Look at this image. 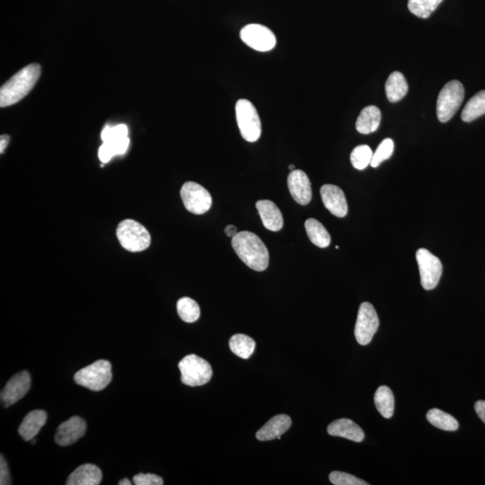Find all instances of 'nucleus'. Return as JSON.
Instances as JSON below:
<instances>
[{"label": "nucleus", "instance_id": "a211bd4d", "mask_svg": "<svg viewBox=\"0 0 485 485\" xmlns=\"http://www.w3.org/2000/svg\"><path fill=\"white\" fill-rule=\"evenodd\" d=\"M327 432L334 437H342L355 442H362L365 438L362 429L350 419H336L329 426Z\"/></svg>", "mask_w": 485, "mask_h": 485}, {"label": "nucleus", "instance_id": "412c9836", "mask_svg": "<svg viewBox=\"0 0 485 485\" xmlns=\"http://www.w3.org/2000/svg\"><path fill=\"white\" fill-rule=\"evenodd\" d=\"M381 123V111L378 107L369 106L364 108L356 121V130L362 134L375 133Z\"/></svg>", "mask_w": 485, "mask_h": 485}, {"label": "nucleus", "instance_id": "9d476101", "mask_svg": "<svg viewBox=\"0 0 485 485\" xmlns=\"http://www.w3.org/2000/svg\"><path fill=\"white\" fill-rule=\"evenodd\" d=\"M379 326V319L374 307L369 302L360 305L355 324V338L360 345H367L375 336Z\"/></svg>", "mask_w": 485, "mask_h": 485}, {"label": "nucleus", "instance_id": "423d86ee", "mask_svg": "<svg viewBox=\"0 0 485 485\" xmlns=\"http://www.w3.org/2000/svg\"><path fill=\"white\" fill-rule=\"evenodd\" d=\"M235 116L244 140L248 142H257L262 134V123L254 104L247 99L238 100L235 104Z\"/></svg>", "mask_w": 485, "mask_h": 485}, {"label": "nucleus", "instance_id": "39448f33", "mask_svg": "<svg viewBox=\"0 0 485 485\" xmlns=\"http://www.w3.org/2000/svg\"><path fill=\"white\" fill-rule=\"evenodd\" d=\"M183 384L189 386H201L209 381L213 370L207 360H203L195 354L185 356L179 362Z\"/></svg>", "mask_w": 485, "mask_h": 485}, {"label": "nucleus", "instance_id": "f257e3e1", "mask_svg": "<svg viewBox=\"0 0 485 485\" xmlns=\"http://www.w3.org/2000/svg\"><path fill=\"white\" fill-rule=\"evenodd\" d=\"M232 247L249 268L257 271L266 270L270 254L266 245L257 235L249 231L238 232L232 238Z\"/></svg>", "mask_w": 485, "mask_h": 485}, {"label": "nucleus", "instance_id": "5701e85b", "mask_svg": "<svg viewBox=\"0 0 485 485\" xmlns=\"http://www.w3.org/2000/svg\"><path fill=\"white\" fill-rule=\"evenodd\" d=\"M375 405L380 415L391 418L395 412V398L388 386H379L375 394Z\"/></svg>", "mask_w": 485, "mask_h": 485}, {"label": "nucleus", "instance_id": "4be33fe9", "mask_svg": "<svg viewBox=\"0 0 485 485\" xmlns=\"http://www.w3.org/2000/svg\"><path fill=\"white\" fill-rule=\"evenodd\" d=\"M409 87L404 75L395 71L390 74L386 82V94L389 102L398 103L408 93Z\"/></svg>", "mask_w": 485, "mask_h": 485}, {"label": "nucleus", "instance_id": "e433bc0d", "mask_svg": "<svg viewBox=\"0 0 485 485\" xmlns=\"http://www.w3.org/2000/svg\"><path fill=\"white\" fill-rule=\"evenodd\" d=\"M9 140H11V137L8 135H2L0 137V152L1 154L4 153L6 147H8Z\"/></svg>", "mask_w": 485, "mask_h": 485}, {"label": "nucleus", "instance_id": "4c0bfd02", "mask_svg": "<svg viewBox=\"0 0 485 485\" xmlns=\"http://www.w3.org/2000/svg\"><path fill=\"white\" fill-rule=\"evenodd\" d=\"M225 233L228 238H233L235 237V235L238 234V232L237 228H235V226L229 225L227 228H225Z\"/></svg>", "mask_w": 485, "mask_h": 485}, {"label": "nucleus", "instance_id": "6e6552de", "mask_svg": "<svg viewBox=\"0 0 485 485\" xmlns=\"http://www.w3.org/2000/svg\"><path fill=\"white\" fill-rule=\"evenodd\" d=\"M419 276L422 288L426 290H434L440 283L442 275V264L438 257L427 249H419L416 253Z\"/></svg>", "mask_w": 485, "mask_h": 485}, {"label": "nucleus", "instance_id": "7ed1b4c3", "mask_svg": "<svg viewBox=\"0 0 485 485\" xmlns=\"http://www.w3.org/2000/svg\"><path fill=\"white\" fill-rule=\"evenodd\" d=\"M116 235L121 247L133 253L146 250L152 242V237L147 229L133 219L121 221L118 225Z\"/></svg>", "mask_w": 485, "mask_h": 485}, {"label": "nucleus", "instance_id": "72a5a7b5", "mask_svg": "<svg viewBox=\"0 0 485 485\" xmlns=\"http://www.w3.org/2000/svg\"><path fill=\"white\" fill-rule=\"evenodd\" d=\"M136 485H163L164 481L159 475L154 474H139L133 477Z\"/></svg>", "mask_w": 485, "mask_h": 485}, {"label": "nucleus", "instance_id": "6ab92c4d", "mask_svg": "<svg viewBox=\"0 0 485 485\" xmlns=\"http://www.w3.org/2000/svg\"><path fill=\"white\" fill-rule=\"evenodd\" d=\"M103 474L99 467L92 464H85L78 467L68 477L67 485H98L100 484Z\"/></svg>", "mask_w": 485, "mask_h": 485}, {"label": "nucleus", "instance_id": "473e14b6", "mask_svg": "<svg viewBox=\"0 0 485 485\" xmlns=\"http://www.w3.org/2000/svg\"><path fill=\"white\" fill-rule=\"evenodd\" d=\"M128 137V128L125 124H119L116 126H106L102 132L101 137L103 142H111V140L123 139Z\"/></svg>", "mask_w": 485, "mask_h": 485}, {"label": "nucleus", "instance_id": "dca6fc26", "mask_svg": "<svg viewBox=\"0 0 485 485\" xmlns=\"http://www.w3.org/2000/svg\"><path fill=\"white\" fill-rule=\"evenodd\" d=\"M293 421L290 416L278 415L267 422L263 428L257 431V438L260 441H269L278 438L290 428Z\"/></svg>", "mask_w": 485, "mask_h": 485}, {"label": "nucleus", "instance_id": "2f4dec72", "mask_svg": "<svg viewBox=\"0 0 485 485\" xmlns=\"http://www.w3.org/2000/svg\"><path fill=\"white\" fill-rule=\"evenodd\" d=\"M329 479L334 485H369L367 481L343 472H332L329 475Z\"/></svg>", "mask_w": 485, "mask_h": 485}, {"label": "nucleus", "instance_id": "ea45409f", "mask_svg": "<svg viewBox=\"0 0 485 485\" xmlns=\"http://www.w3.org/2000/svg\"><path fill=\"white\" fill-rule=\"evenodd\" d=\"M288 169H290V171H293V170H295V166H293V165L288 166Z\"/></svg>", "mask_w": 485, "mask_h": 485}, {"label": "nucleus", "instance_id": "4468645a", "mask_svg": "<svg viewBox=\"0 0 485 485\" xmlns=\"http://www.w3.org/2000/svg\"><path fill=\"white\" fill-rule=\"evenodd\" d=\"M87 431V424L83 419L73 416L59 426L55 441L62 447L74 444L83 437Z\"/></svg>", "mask_w": 485, "mask_h": 485}, {"label": "nucleus", "instance_id": "f03ea898", "mask_svg": "<svg viewBox=\"0 0 485 485\" xmlns=\"http://www.w3.org/2000/svg\"><path fill=\"white\" fill-rule=\"evenodd\" d=\"M40 76L41 66L39 64H30L22 68L1 87L0 106H11L21 101L35 86Z\"/></svg>", "mask_w": 485, "mask_h": 485}, {"label": "nucleus", "instance_id": "f704fd0d", "mask_svg": "<svg viewBox=\"0 0 485 485\" xmlns=\"http://www.w3.org/2000/svg\"><path fill=\"white\" fill-rule=\"evenodd\" d=\"M11 484V473H9L8 463H6L4 457L1 455V461H0V484L6 485Z\"/></svg>", "mask_w": 485, "mask_h": 485}, {"label": "nucleus", "instance_id": "c85d7f7f", "mask_svg": "<svg viewBox=\"0 0 485 485\" xmlns=\"http://www.w3.org/2000/svg\"><path fill=\"white\" fill-rule=\"evenodd\" d=\"M443 0H408V8L419 18L431 16Z\"/></svg>", "mask_w": 485, "mask_h": 485}, {"label": "nucleus", "instance_id": "f8f14e48", "mask_svg": "<svg viewBox=\"0 0 485 485\" xmlns=\"http://www.w3.org/2000/svg\"><path fill=\"white\" fill-rule=\"evenodd\" d=\"M31 388V376L27 372L16 374L9 380L1 391V400L6 407H9L27 394Z\"/></svg>", "mask_w": 485, "mask_h": 485}, {"label": "nucleus", "instance_id": "cd10ccee", "mask_svg": "<svg viewBox=\"0 0 485 485\" xmlns=\"http://www.w3.org/2000/svg\"><path fill=\"white\" fill-rule=\"evenodd\" d=\"M180 319L185 323H195L201 316V309L197 302L191 297L180 298L176 305Z\"/></svg>", "mask_w": 485, "mask_h": 485}, {"label": "nucleus", "instance_id": "c756f323", "mask_svg": "<svg viewBox=\"0 0 485 485\" xmlns=\"http://www.w3.org/2000/svg\"><path fill=\"white\" fill-rule=\"evenodd\" d=\"M372 157V149L367 145H360L356 147L350 154V162H352L354 168L363 170L370 165Z\"/></svg>", "mask_w": 485, "mask_h": 485}, {"label": "nucleus", "instance_id": "2eb2a0df", "mask_svg": "<svg viewBox=\"0 0 485 485\" xmlns=\"http://www.w3.org/2000/svg\"><path fill=\"white\" fill-rule=\"evenodd\" d=\"M320 195L324 207L333 215L338 218L345 217L348 213V204L342 189L336 185H324L321 188Z\"/></svg>", "mask_w": 485, "mask_h": 485}, {"label": "nucleus", "instance_id": "c9c22d12", "mask_svg": "<svg viewBox=\"0 0 485 485\" xmlns=\"http://www.w3.org/2000/svg\"><path fill=\"white\" fill-rule=\"evenodd\" d=\"M475 412L485 424V401H478L474 405Z\"/></svg>", "mask_w": 485, "mask_h": 485}, {"label": "nucleus", "instance_id": "bb28decb", "mask_svg": "<svg viewBox=\"0 0 485 485\" xmlns=\"http://www.w3.org/2000/svg\"><path fill=\"white\" fill-rule=\"evenodd\" d=\"M427 419L434 427L440 430L455 431L458 429V422L453 416L440 409H431L428 412Z\"/></svg>", "mask_w": 485, "mask_h": 485}, {"label": "nucleus", "instance_id": "f3484780", "mask_svg": "<svg viewBox=\"0 0 485 485\" xmlns=\"http://www.w3.org/2000/svg\"><path fill=\"white\" fill-rule=\"evenodd\" d=\"M257 209L265 228L274 232L280 231L283 228V214L274 202L262 199L257 202Z\"/></svg>", "mask_w": 485, "mask_h": 485}, {"label": "nucleus", "instance_id": "a19ab883", "mask_svg": "<svg viewBox=\"0 0 485 485\" xmlns=\"http://www.w3.org/2000/svg\"><path fill=\"white\" fill-rule=\"evenodd\" d=\"M30 441H31V443H32V444H35V443H36V441H35V438H32V440H31Z\"/></svg>", "mask_w": 485, "mask_h": 485}, {"label": "nucleus", "instance_id": "ddd939ff", "mask_svg": "<svg viewBox=\"0 0 485 485\" xmlns=\"http://www.w3.org/2000/svg\"><path fill=\"white\" fill-rule=\"evenodd\" d=\"M290 195L300 205H307L312 199V188L309 176L302 170H293L288 176Z\"/></svg>", "mask_w": 485, "mask_h": 485}, {"label": "nucleus", "instance_id": "58836bf2", "mask_svg": "<svg viewBox=\"0 0 485 485\" xmlns=\"http://www.w3.org/2000/svg\"><path fill=\"white\" fill-rule=\"evenodd\" d=\"M118 484H120V485H130V484H132V481H130L129 479H123V480H121V481H119V483H118Z\"/></svg>", "mask_w": 485, "mask_h": 485}, {"label": "nucleus", "instance_id": "aec40b11", "mask_svg": "<svg viewBox=\"0 0 485 485\" xmlns=\"http://www.w3.org/2000/svg\"><path fill=\"white\" fill-rule=\"evenodd\" d=\"M47 422V414L42 410L29 412L18 429L19 434L25 441H30L39 434Z\"/></svg>", "mask_w": 485, "mask_h": 485}, {"label": "nucleus", "instance_id": "1a4fd4ad", "mask_svg": "<svg viewBox=\"0 0 485 485\" xmlns=\"http://www.w3.org/2000/svg\"><path fill=\"white\" fill-rule=\"evenodd\" d=\"M181 198L186 209L193 214H204L211 208V195L199 183H185L181 189Z\"/></svg>", "mask_w": 485, "mask_h": 485}, {"label": "nucleus", "instance_id": "b1692460", "mask_svg": "<svg viewBox=\"0 0 485 485\" xmlns=\"http://www.w3.org/2000/svg\"><path fill=\"white\" fill-rule=\"evenodd\" d=\"M305 228L310 241L314 245L320 248L329 247L331 242V237L329 231L319 221L314 219H309L305 222Z\"/></svg>", "mask_w": 485, "mask_h": 485}, {"label": "nucleus", "instance_id": "7c9ffc66", "mask_svg": "<svg viewBox=\"0 0 485 485\" xmlns=\"http://www.w3.org/2000/svg\"><path fill=\"white\" fill-rule=\"evenodd\" d=\"M395 144L391 139H386L379 144L376 152L373 154V157L370 166L372 167H378L380 164H382L385 160H388L393 155L394 152Z\"/></svg>", "mask_w": 485, "mask_h": 485}, {"label": "nucleus", "instance_id": "0eeeda50", "mask_svg": "<svg viewBox=\"0 0 485 485\" xmlns=\"http://www.w3.org/2000/svg\"><path fill=\"white\" fill-rule=\"evenodd\" d=\"M465 97L461 82L452 80L442 88L437 100V116L441 123H447L460 109Z\"/></svg>", "mask_w": 485, "mask_h": 485}, {"label": "nucleus", "instance_id": "20e7f679", "mask_svg": "<svg viewBox=\"0 0 485 485\" xmlns=\"http://www.w3.org/2000/svg\"><path fill=\"white\" fill-rule=\"evenodd\" d=\"M113 379L111 364L106 360H97L82 369L74 376L75 382L93 391H101L110 384Z\"/></svg>", "mask_w": 485, "mask_h": 485}, {"label": "nucleus", "instance_id": "393cba45", "mask_svg": "<svg viewBox=\"0 0 485 485\" xmlns=\"http://www.w3.org/2000/svg\"><path fill=\"white\" fill-rule=\"evenodd\" d=\"M255 342L251 337L245 334L238 333L231 337L229 340V348L231 352L239 358L247 360L250 358L255 350Z\"/></svg>", "mask_w": 485, "mask_h": 485}, {"label": "nucleus", "instance_id": "a878e982", "mask_svg": "<svg viewBox=\"0 0 485 485\" xmlns=\"http://www.w3.org/2000/svg\"><path fill=\"white\" fill-rule=\"evenodd\" d=\"M484 114H485V90H481L474 94L465 104L461 118L465 123H471Z\"/></svg>", "mask_w": 485, "mask_h": 485}, {"label": "nucleus", "instance_id": "9b49d317", "mask_svg": "<svg viewBox=\"0 0 485 485\" xmlns=\"http://www.w3.org/2000/svg\"><path fill=\"white\" fill-rule=\"evenodd\" d=\"M240 38L249 47L257 51H270L276 46V36L266 26L250 24L240 31Z\"/></svg>", "mask_w": 485, "mask_h": 485}]
</instances>
